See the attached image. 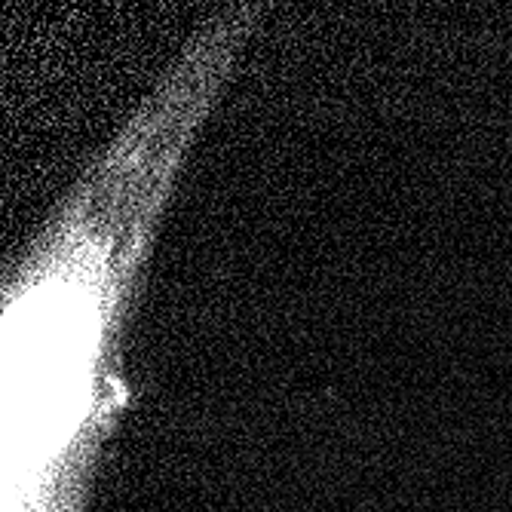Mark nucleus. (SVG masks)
I'll return each instance as SVG.
<instances>
[{"mask_svg":"<svg viewBox=\"0 0 512 512\" xmlns=\"http://www.w3.org/2000/svg\"><path fill=\"white\" fill-rule=\"evenodd\" d=\"M261 4L212 13L108 138L4 279V512H83L129 405L126 325L178 178L221 105Z\"/></svg>","mask_w":512,"mask_h":512,"instance_id":"1","label":"nucleus"}]
</instances>
